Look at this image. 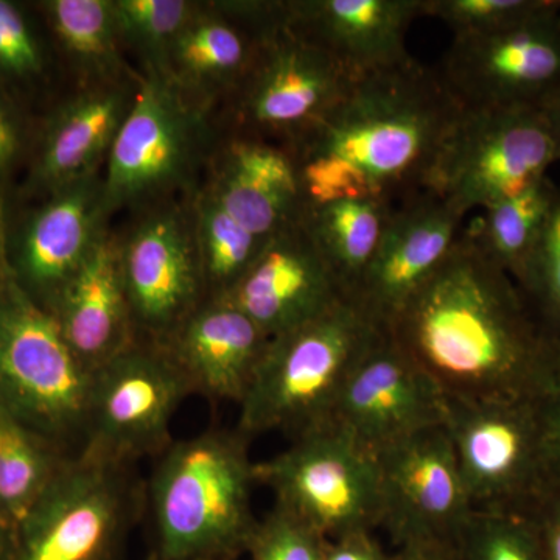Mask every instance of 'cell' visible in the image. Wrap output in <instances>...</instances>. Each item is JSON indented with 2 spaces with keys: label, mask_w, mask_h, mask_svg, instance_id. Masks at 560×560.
I'll return each instance as SVG.
<instances>
[{
  "label": "cell",
  "mask_w": 560,
  "mask_h": 560,
  "mask_svg": "<svg viewBox=\"0 0 560 560\" xmlns=\"http://www.w3.org/2000/svg\"><path fill=\"white\" fill-rule=\"evenodd\" d=\"M377 456L381 528L394 547L455 544L474 508L445 427L412 434Z\"/></svg>",
  "instance_id": "9a60e30c"
},
{
  "label": "cell",
  "mask_w": 560,
  "mask_h": 560,
  "mask_svg": "<svg viewBox=\"0 0 560 560\" xmlns=\"http://www.w3.org/2000/svg\"><path fill=\"white\" fill-rule=\"evenodd\" d=\"M552 11H560V0H425L423 7L453 36L503 31Z\"/></svg>",
  "instance_id": "1f68e13d"
},
{
  "label": "cell",
  "mask_w": 560,
  "mask_h": 560,
  "mask_svg": "<svg viewBox=\"0 0 560 560\" xmlns=\"http://www.w3.org/2000/svg\"><path fill=\"white\" fill-rule=\"evenodd\" d=\"M282 24L283 2H201L156 73L213 108L230 101Z\"/></svg>",
  "instance_id": "ac0fdd59"
},
{
  "label": "cell",
  "mask_w": 560,
  "mask_h": 560,
  "mask_svg": "<svg viewBox=\"0 0 560 560\" xmlns=\"http://www.w3.org/2000/svg\"><path fill=\"white\" fill-rule=\"evenodd\" d=\"M40 10L80 86L138 79L125 62L114 0H47Z\"/></svg>",
  "instance_id": "484cf974"
},
{
  "label": "cell",
  "mask_w": 560,
  "mask_h": 560,
  "mask_svg": "<svg viewBox=\"0 0 560 560\" xmlns=\"http://www.w3.org/2000/svg\"><path fill=\"white\" fill-rule=\"evenodd\" d=\"M143 515L145 481L135 464L83 452L14 526L11 560H121Z\"/></svg>",
  "instance_id": "52a82bcc"
},
{
  "label": "cell",
  "mask_w": 560,
  "mask_h": 560,
  "mask_svg": "<svg viewBox=\"0 0 560 560\" xmlns=\"http://www.w3.org/2000/svg\"><path fill=\"white\" fill-rule=\"evenodd\" d=\"M393 208L372 200H337L305 208L302 221L346 296L353 293L374 259Z\"/></svg>",
  "instance_id": "4316f807"
},
{
  "label": "cell",
  "mask_w": 560,
  "mask_h": 560,
  "mask_svg": "<svg viewBox=\"0 0 560 560\" xmlns=\"http://www.w3.org/2000/svg\"><path fill=\"white\" fill-rule=\"evenodd\" d=\"M463 560H541L528 518L474 511L455 540Z\"/></svg>",
  "instance_id": "d6a6232c"
},
{
  "label": "cell",
  "mask_w": 560,
  "mask_h": 560,
  "mask_svg": "<svg viewBox=\"0 0 560 560\" xmlns=\"http://www.w3.org/2000/svg\"><path fill=\"white\" fill-rule=\"evenodd\" d=\"M540 451L548 488L560 490V382L537 401Z\"/></svg>",
  "instance_id": "8d00e7d4"
},
{
  "label": "cell",
  "mask_w": 560,
  "mask_h": 560,
  "mask_svg": "<svg viewBox=\"0 0 560 560\" xmlns=\"http://www.w3.org/2000/svg\"><path fill=\"white\" fill-rule=\"evenodd\" d=\"M195 231L209 300H220L242 279L268 238L246 230L202 184L191 194Z\"/></svg>",
  "instance_id": "f546056e"
},
{
  "label": "cell",
  "mask_w": 560,
  "mask_h": 560,
  "mask_svg": "<svg viewBox=\"0 0 560 560\" xmlns=\"http://www.w3.org/2000/svg\"><path fill=\"white\" fill-rule=\"evenodd\" d=\"M51 315L70 348L94 372L138 340L121 279L119 241L109 228L66 285Z\"/></svg>",
  "instance_id": "d4e9b609"
},
{
  "label": "cell",
  "mask_w": 560,
  "mask_h": 560,
  "mask_svg": "<svg viewBox=\"0 0 560 560\" xmlns=\"http://www.w3.org/2000/svg\"><path fill=\"white\" fill-rule=\"evenodd\" d=\"M7 241L9 232L5 224V206H3L2 189H0V290L9 278V259H7Z\"/></svg>",
  "instance_id": "7bdbcfd3"
},
{
  "label": "cell",
  "mask_w": 560,
  "mask_h": 560,
  "mask_svg": "<svg viewBox=\"0 0 560 560\" xmlns=\"http://www.w3.org/2000/svg\"><path fill=\"white\" fill-rule=\"evenodd\" d=\"M445 418L444 390L383 331L350 371L330 422L381 453L412 434L444 425Z\"/></svg>",
  "instance_id": "2e32d148"
},
{
  "label": "cell",
  "mask_w": 560,
  "mask_h": 560,
  "mask_svg": "<svg viewBox=\"0 0 560 560\" xmlns=\"http://www.w3.org/2000/svg\"><path fill=\"white\" fill-rule=\"evenodd\" d=\"M14 548V526L0 515V560H11Z\"/></svg>",
  "instance_id": "ee69618b"
},
{
  "label": "cell",
  "mask_w": 560,
  "mask_h": 560,
  "mask_svg": "<svg viewBox=\"0 0 560 560\" xmlns=\"http://www.w3.org/2000/svg\"><path fill=\"white\" fill-rule=\"evenodd\" d=\"M350 298L318 318L270 338L238 408L237 430L291 440L330 422L346 378L383 334Z\"/></svg>",
  "instance_id": "277c9868"
},
{
  "label": "cell",
  "mask_w": 560,
  "mask_h": 560,
  "mask_svg": "<svg viewBox=\"0 0 560 560\" xmlns=\"http://www.w3.org/2000/svg\"><path fill=\"white\" fill-rule=\"evenodd\" d=\"M329 540L289 512L272 508L250 540L249 560H323Z\"/></svg>",
  "instance_id": "d590c367"
},
{
  "label": "cell",
  "mask_w": 560,
  "mask_h": 560,
  "mask_svg": "<svg viewBox=\"0 0 560 560\" xmlns=\"http://www.w3.org/2000/svg\"><path fill=\"white\" fill-rule=\"evenodd\" d=\"M201 184L221 208L261 238L298 223L307 208L290 151L241 132L221 138Z\"/></svg>",
  "instance_id": "7402d4cb"
},
{
  "label": "cell",
  "mask_w": 560,
  "mask_h": 560,
  "mask_svg": "<svg viewBox=\"0 0 560 560\" xmlns=\"http://www.w3.org/2000/svg\"><path fill=\"white\" fill-rule=\"evenodd\" d=\"M209 108L156 72L139 75L127 119L103 172L106 209L138 210L194 194L220 140Z\"/></svg>",
  "instance_id": "8992f818"
},
{
  "label": "cell",
  "mask_w": 560,
  "mask_h": 560,
  "mask_svg": "<svg viewBox=\"0 0 560 560\" xmlns=\"http://www.w3.org/2000/svg\"><path fill=\"white\" fill-rule=\"evenodd\" d=\"M558 186L540 179L528 190L485 209L475 242L515 283H521L555 202Z\"/></svg>",
  "instance_id": "f1b7e54d"
},
{
  "label": "cell",
  "mask_w": 560,
  "mask_h": 560,
  "mask_svg": "<svg viewBox=\"0 0 560 560\" xmlns=\"http://www.w3.org/2000/svg\"><path fill=\"white\" fill-rule=\"evenodd\" d=\"M440 73L463 108H541L560 90V11L455 36Z\"/></svg>",
  "instance_id": "5bb4252c"
},
{
  "label": "cell",
  "mask_w": 560,
  "mask_h": 560,
  "mask_svg": "<svg viewBox=\"0 0 560 560\" xmlns=\"http://www.w3.org/2000/svg\"><path fill=\"white\" fill-rule=\"evenodd\" d=\"M190 394L164 346L138 338L94 372L86 451L135 466L158 458L172 444L173 416Z\"/></svg>",
  "instance_id": "4fadbf2b"
},
{
  "label": "cell",
  "mask_w": 560,
  "mask_h": 560,
  "mask_svg": "<svg viewBox=\"0 0 560 560\" xmlns=\"http://www.w3.org/2000/svg\"><path fill=\"white\" fill-rule=\"evenodd\" d=\"M352 80L340 62L283 21L228 101L232 132L290 149L334 109Z\"/></svg>",
  "instance_id": "7c38bea8"
},
{
  "label": "cell",
  "mask_w": 560,
  "mask_h": 560,
  "mask_svg": "<svg viewBox=\"0 0 560 560\" xmlns=\"http://www.w3.org/2000/svg\"><path fill=\"white\" fill-rule=\"evenodd\" d=\"M558 161L541 108L460 110L442 145L429 190L466 217L517 197Z\"/></svg>",
  "instance_id": "9c48e42d"
},
{
  "label": "cell",
  "mask_w": 560,
  "mask_h": 560,
  "mask_svg": "<svg viewBox=\"0 0 560 560\" xmlns=\"http://www.w3.org/2000/svg\"><path fill=\"white\" fill-rule=\"evenodd\" d=\"M518 289L560 341V187Z\"/></svg>",
  "instance_id": "e575fe53"
},
{
  "label": "cell",
  "mask_w": 560,
  "mask_h": 560,
  "mask_svg": "<svg viewBox=\"0 0 560 560\" xmlns=\"http://www.w3.org/2000/svg\"><path fill=\"white\" fill-rule=\"evenodd\" d=\"M241 431L209 429L173 441L145 481V514L154 560H235L248 551L259 526L253 510L256 482Z\"/></svg>",
  "instance_id": "3957f363"
},
{
  "label": "cell",
  "mask_w": 560,
  "mask_h": 560,
  "mask_svg": "<svg viewBox=\"0 0 560 560\" xmlns=\"http://www.w3.org/2000/svg\"><path fill=\"white\" fill-rule=\"evenodd\" d=\"M49 70V54L38 28L18 3L0 0V88H31ZM11 95V94H10Z\"/></svg>",
  "instance_id": "836d02e7"
},
{
  "label": "cell",
  "mask_w": 560,
  "mask_h": 560,
  "mask_svg": "<svg viewBox=\"0 0 560 560\" xmlns=\"http://www.w3.org/2000/svg\"><path fill=\"white\" fill-rule=\"evenodd\" d=\"M345 298L340 280L301 219L268 238L242 279L220 300L272 338L318 318Z\"/></svg>",
  "instance_id": "ffe728a7"
},
{
  "label": "cell",
  "mask_w": 560,
  "mask_h": 560,
  "mask_svg": "<svg viewBox=\"0 0 560 560\" xmlns=\"http://www.w3.org/2000/svg\"><path fill=\"white\" fill-rule=\"evenodd\" d=\"M396 560H463L455 544H425L400 548Z\"/></svg>",
  "instance_id": "60d3db41"
},
{
  "label": "cell",
  "mask_w": 560,
  "mask_h": 560,
  "mask_svg": "<svg viewBox=\"0 0 560 560\" xmlns=\"http://www.w3.org/2000/svg\"><path fill=\"white\" fill-rule=\"evenodd\" d=\"M388 334L453 399H540L560 341L506 271L464 234Z\"/></svg>",
  "instance_id": "6da1fadb"
},
{
  "label": "cell",
  "mask_w": 560,
  "mask_h": 560,
  "mask_svg": "<svg viewBox=\"0 0 560 560\" xmlns=\"http://www.w3.org/2000/svg\"><path fill=\"white\" fill-rule=\"evenodd\" d=\"M109 217L102 172L51 191L7 241L11 278L54 313L66 285L108 230Z\"/></svg>",
  "instance_id": "e0dca14e"
},
{
  "label": "cell",
  "mask_w": 560,
  "mask_h": 560,
  "mask_svg": "<svg viewBox=\"0 0 560 560\" xmlns=\"http://www.w3.org/2000/svg\"><path fill=\"white\" fill-rule=\"evenodd\" d=\"M541 110H544L545 119H547L548 127H550L556 154H558V161H560V90L541 106Z\"/></svg>",
  "instance_id": "b9f144b4"
},
{
  "label": "cell",
  "mask_w": 560,
  "mask_h": 560,
  "mask_svg": "<svg viewBox=\"0 0 560 560\" xmlns=\"http://www.w3.org/2000/svg\"><path fill=\"white\" fill-rule=\"evenodd\" d=\"M201 2L114 0L120 38L145 62L143 72H161L167 51Z\"/></svg>",
  "instance_id": "4dcf8cb0"
},
{
  "label": "cell",
  "mask_w": 560,
  "mask_h": 560,
  "mask_svg": "<svg viewBox=\"0 0 560 560\" xmlns=\"http://www.w3.org/2000/svg\"><path fill=\"white\" fill-rule=\"evenodd\" d=\"M27 147V131L21 110L13 98L0 88V189L3 179L16 167Z\"/></svg>",
  "instance_id": "74e56055"
},
{
  "label": "cell",
  "mask_w": 560,
  "mask_h": 560,
  "mask_svg": "<svg viewBox=\"0 0 560 560\" xmlns=\"http://www.w3.org/2000/svg\"><path fill=\"white\" fill-rule=\"evenodd\" d=\"M425 0H291V32L327 51L353 79L411 60L405 38Z\"/></svg>",
  "instance_id": "44dd1931"
},
{
  "label": "cell",
  "mask_w": 560,
  "mask_h": 560,
  "mask_svg": "<svg viewBox=\"0 0 560 560\" xmlns=\"http://www.w3.org/2000/svg\"><path fill=\"white\" fill-rule=\"evenodd\" d=\"M138 79L80 86L47 120L27 179L33 195H47L101 173L130 113Z\"/></svg>",
  "instance_id": "603a6c76"
},
{
  "label": "cell",
  "mask_w": 560,
  "mask_h": 560,
  "mask_svg": "<svg viewBox=\"0 0 560 560\" xmlns=\"http://www.w3.org/2000/svg\"><path fill=\"white\" fill-rule=\"evenodd\" d=\"M460 110L441 73L415 58L353 79L334 109L287 149L296 162L305 202L397 206L429 190Z\"/></svg>",
  "instance_id": "7a4b0ae2"
},
{
  "label": "cell",
  "mask_w": 560,
  "mask_h": 560,
  "mask_svg": "<svg viewBox=\"0 0 560 560\" xmlns=\"http://www.w3.org/2000/svg\"><path fill=\"white\" fill-rule=\"evenodd\" d=\"M268 341L264 330L230 302L209 300L160 345L189 382L191 393L238 405Z\"/></svg>",
  "instance_id": "cb8c5ba5"
},
{
  "label": "cell",
  "mask_w": 560,
  "mask_h": 560,
  "mask_svg": "<svg viewBox=\"0 0 560 560\" xmlns=\"http://www.w3.org/2000/svg\"><path fill=\"white\" fill-rule=\"evenodd\" d=\"M94 371L14 282L0 290V405L62 455L86 451Z\"/></svg>",
  "instance_id": "5b68a950"
},
{
  "label": "cell",
  "mask_w": 560,
  "mask_h": 560,
  "mask_svg": "<svg viewBox=\"0 0 560 560\" xmlns=\"http://www.w3.org/2000/svg\"><path fill=\"white\" fill-rule=\"evenodd\" d=\"M323 560H396L375 537L374 530H360L329 540Z\"/></svg>",
  "instance_id": "ab89813d"
},
{
  "label": "cell",
  "mask_w": 560,
  "mask_h": 560,
  "mask_svg": "<svg viewBox=\"0 0 560 560\" xmlns=\"http://www.w3.org/2000/svg\"><path fill=\"white\" fill-rule=\"evenodd\" d=\"M145 560H154L153 558H151V556H147V559Z\"/></svg>",
  "instance_id": "f6af8a7d"
},
{
  "label": "cell",
  "mask_w": 560,
  "mask_h": 560,
  "mask_svg": "<svg viewBox=\"0 0 560 560\" xmlns=\"http://www.w3.org/2000/svg\"><path fill=\"white\" fill-rule=\"evenodd\" d=\"M69 459L0 405V515L16 526Z\"/></svg>",
  "instance_id": "83f0119b"
},
{
  "label": "cell",
  "mask_w": 560,
  "mask_h": 560,
  "mask_svg": "<svg viewBox=\"0 0 560 560\" xmlns=\"http://www.w3.org/2000/svg\"><path fill=\"white\" fill-rule=\"evenodd\" d=\"M541 560H560V490H552L526 515Z\"/></svg>",
  "instance_id": "f35d334b"
},
{
  "label": "cell",
  "mask_w": 560,
  "mask_h": 560,
  "mask_svg": "<svg viewBox=\"0 0 560 560\" xmlns=\"http://www.w3.org/2000/svg\"><path fill=\"white\" fill-rule=\"evenodd\" d=\"M254 475L271 490L276 508L327 540L381 528L377 453L337 423L293 438L289 448L256 463Z\"/></svg>",
  "instance_id": "ba28073f"
},
{
  "label": "cell",
  "mask_w": 560,
  "mask_h": 560,
  "mask_svg": "<svg viewBox=\"0 0 560 560\" xmlns=\"http://www.w3.org/2000/svg\"><path fill=\"white\" fill-rule=\"evenodd\" d=\"M117 241L136 335L165 341L208 301L191 194L139 210L138 220Z\"/></svg>",
  "instance_id": "8fae6325"
},
{
  "label": "cell",
  "mask_w": 560,
  "mask_h": 560,
  "mask_svg": "<svg viewBox=\"0 0 560 560\" xmlns=\"http://www.w3.org/2000/svg\"><path fill=\"white\" fill-rule=\"evenodd\" d=\"M463 220L433 191H420L394 206L377 253L350 300L378 329L388 331L451 253Z\"/></svg>",
  "instance_id": "d6986e66"
},
{
  "label": "cell",
  "mask_w": 560,
  "mask_h": 560,
  "mask_svg": "<svg viewBox=\"0 0 560 560\" xmlns=\"http://www.w3.org/2000/svg\"><path fill=\"white\" fill-rule=\"evenodd\" d=\"M537 401L447 397L444 427L474 511L526 517L550 493Z\"/></svg>",
  "instance_id": "30bf717a"
}]
</instances>
